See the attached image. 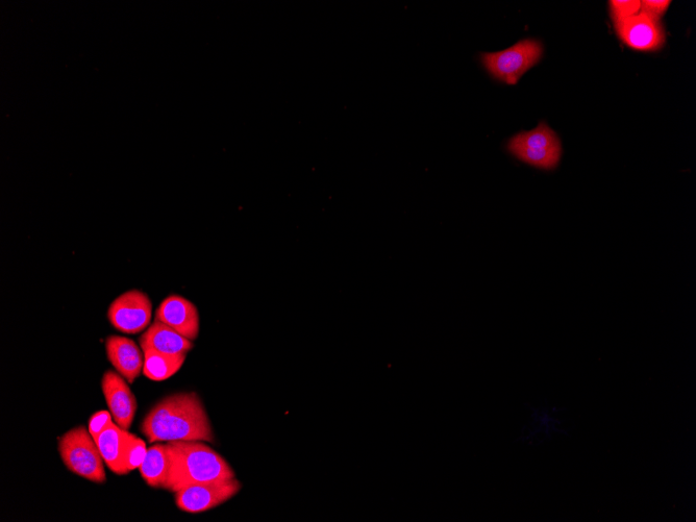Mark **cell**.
<instances>
[{
    "instance_id": "3",
    "label": "cell",
    "mask_w": 696,
    "mask_h": 522,
    "mask_svg": "<svg viewBox=\"0 0 696 522\" xmlns=\"http://www.w3.org/2000/svg\"><path fill=\"white\" fill-rule=\"evenodd\" d=\"M59 453L72 474L95 484L106 483L105 462L88 428L80 426L64 434L59 440Z\"/></svg>"
},
{
    "instance_id": "4",
    "label": "cell",
    "mask_w": 696,
    "mask_h": 522,
    "mask_svg": "<svg viewBox=\"0 0 696 522\" xmlns=\"http://www.w3.org/2000/svg\"><path fill=\"white\" fill-rule=\"evenodd\" d=\"M542 44L533 39L521 40L506 51L487 53L482 62L491 76L508 85H516L524 74L541 60Z\"/></svg>"
},
{
    "instance_id": "13",
    "label": "cell",
    "mask_w": 696,
    "mask_h": 522,
    "mask_svg": "<svg viewBox=\"0 0 696 522\" xmlns=\"http://www.w3.org/2000/svg\"><path fill=\"white\" fill-rule=\"evenodd\" d=\"M126 432L112 422L95 440L105 464L118 476L128 475V471L123 464V446Z\"/></svg>"
},
{
    "instance_id": "12",
    "label": "cell",
    "mask_w": 696,
    "mask_h": 522,
    "mask_svg": "<svg viewBox=\"0 0 696 522\" xmlns=\"http://www.w3.org/2000/svg\"><path fill=\"white\" fill-rule=\"evenodd\" d=\"M170 468L168 444H155L147 450L139 471L144 482L152 488L159 489L166 485Z\"/></svg>"
},
{
    "instance_id": "2",
    "label": "cell",
    "mask_w": 696,
    "mask_h": 522,
    "mask_svg": "<svg viewBox=\"0 0 696 522\" xmlns=\"http://www.w3.org/2000/svg\"><path fill=\"white\" fill-rule=\"evenodd\" d=\"M170 468L164 489L176 493L198 484L236 478L230 464L202 441L167 442Z\"/></svg>"
},
{
    "instance_id": "5",
    "label": "cell",
    "mask_w": 696,
    "mask_h": 522,
    "mask_svg": "<svg viewBox=\"0 0 696 522\" xmlns=\"http://www.w3.org/2000/svg\"><path fill=\"white\" fill-rule=\"evenodd\" d=\"M107 315L111 325L119 332L139 334L151 325L153 303L146 293L130 290L112 302Z\"/></svg>"
},
{
    "instance_id": "18",
    "label": "cell",
    "mask_w": 696,
    "mask_h": 522,
    "mask_svg": "<svg viewBox=\"0 0 696 522\" xmlns=\"http://www.w3.org/2000/svg\"><path fill=\"white\" fill-rule=\"evenodd\" d=\"M609 4L614 23L635 16L641 10V2L639 0H623V2L612 0Z\"/></svg>"
},
{
    "instance_id": "17",
    "label": "cell",
    "mask_w": 696,
    "mask_h": 522,
    "mask_svg": "<svg viewBox=\"0 0 696 522\" xmlns=\"http://www.w3.org/2000/svg\"><path fill=\"white\" fill-rule=\"evenodd\" d=\"M147 453L145 442L134 434L126 432L123 446V464L130 474L131 471L139 469Z\"/></svg>"
},
{
    "instance_id": "14",
    "label": "cell",
    "mask_w": 696,
    "mask_h": 522,
    "mask_svg": "<svg viewBox=\"0 0 696 522\" xmlns=\"http://www.w3.org/2000/svg\"><path fill=\"white\" fill-rule=\"evenodd\" d=\"M143 353V375L155 382L166 381L178 374L187 358V355H168L151 350Z\"/></svg>"
},
{
    "instance_id": "20",
    "label": "cell",
    "mask_w": 696,
    "mask_h": 522,
    "mask_svg": "<svg viewBox=\"0 0 696 522\" xmlns=\"http://www.w3.org/2000/svg\"><path fill=\"white\" fill-rule=\"evenodd\" d=\"M671 2L669 0H644L641 2V11L661 18L667 11Z\"/></svg>"
},
{
    "instance_id": "9",
    "label": "cell",
    "mask_w": 696,
    "mask_h": 522,
    "mask_svg": "<svg viewBox=\"0 0 696 522\" xmlns=\"http://www.w3.org/2000/svg\"><path fill=\"white\" fill-rule=\"evenodd\" d=\"M156 320L192 342L200 335V313L193 303L180 295L165 298L156 312Z\"/></svg>"
},
{
    "instance_id": "19",
    "label": "cell",
    "mask_w": 696,
    "mask_h": 522,
    "mask_svg": "<svg viewBox=\"0 0 696 522\" xmlns=\"http://www.w3.org/2000/svg\"><path fill=\"white\" fill-rule=\"evenodd\" d=\"M113 422V417L110 411H99L89 419L88 430L94 440L105 431Z\"/></svg>"
},
{
    "instance_id": "10",
    "label": "cell",
    "mask_w": 696,
    "mask_h": 522,
    "mask_svg": "<svg viewBox=\"0 0 696 522\" xmlns=\"http://www.w3.org/2000/svg\"><path fill=\"white\" fill-rule=\"evenodd\" d=\"M106 353L115 370L129 384L143 372L144 353L134 340L112 335L106 340Z\"/></svg>"
},
{
    "instance_id": "1",
    "label": "cell",
    "mask_w": 696,
    "mask_h": 522,
    "mask_svg": "<svg viewBox=\"0 0 696 522\" xmlns=\"http://www.w3.org/2000/svg\"><path fill=\"white\" fill-rule=\"evenodd\" d=\"M148 443L173 441L215 442L211 422L201 397L183 392L165 397L142 421Z\"/></svg>"
},
{
    "instance_id": "11",
    "label": "cell",
    "mask_w": 696,
    "mask_h": 522,
    "mask_svg": "<svg viewBox=\"0 0 696 522\" xmlns=\"http://www.w3.org/2000/svg\"><path fill=\"white\" fill-rule=\"evenodd\" d=\"M143 351L151 350L168 355H188L194 344L164 323L155 320L139 339Z\"/></svg>"
},
{
    "instance_id": "15",
    "label": "cell",
    "mask_w": 696,
    "mask_h": 522,
    "mask_svg": "<svg viewBox=\"0 0 696 522\" xmlns=\"http://www.w3.org/2000/svg\"><path fill=\"white\" fill-rule=\"evenodd\" d=\"M508 149L518 160L546 170L556 168L561 157V147L536 149L509 143Z\"/></svg>"
},
{
    "instance_id": "6",
    "label": "cell",
    "mask_w": 696,
    "mask_h": 522,
    "mask_svg": "<svg viewBox=\"0 0 696 522\" xmlns=\"http://www.w3.org/2000/svg\"><path fill=\"white\" fill-rule=\"evenodd\" d=\"M242 485L236 479L189 486L174 493L178 508L197 514L212 510L227 503L239 493Z\"/></svg>"
},
{
    "instance_id": "8",
    "label": "cell",
    "mask_w": 696,
    "mask_h": 522,
    "mask_svg": "<svg viewBox=\"0 0 696 522\" xmlns=\"http://www.w3.org/2000/svg\"><path fill=\"white\" fill-rule=\"evenodd\" d=\"M102 388L115 424L120 429L129 431L133 425L138 404L128 381L117 371L107 370L103 377Z\"/></svg>"
},
{
    "instance_id": "16",
    "label": "cell",
    "mask_w": 696,
    "mask_h": 522,
    "mask_svg": "<svg viewBox=\"0 0 696 522\" xmlns=\"http://www.w3.org/2000/svg\"><path fill=\"white\" fill-rule=\"evenodd\" d=\"M509 143L536 149L561 147L557 134L545 122L539 123L533 131L519 133Z\"/></svg>"
},
{
    "instance_id": "7",
    "label": "cell",
    "mask_w": 696,
    "mask_h": 522,
    "mask_svg": "<svg viewBox=\"0 0 696 522\" xmlns=\"http://www.w3.org/2000/svg\"><path fill=\"white\" fill-rule=\"evenodd\" d=\"M614 24L619 39L636 51L656 52L664 45V29L653 15L641 11Z\"/></svg>"
}]
</instances>
